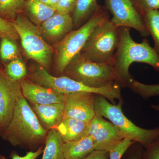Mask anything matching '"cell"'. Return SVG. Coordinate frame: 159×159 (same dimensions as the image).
Returning a JSON list of instances; mask_svg holds the SVG:
<instances>
[{
  "label": "cell",
  "instance_id": "obj_12",
  "mask_svg": "<svg viewBox=\"0 0 159 159\" xmlns=\"http://www.w3.org/2000/svg\"><path fill=\"white\" fill-rule=\"evenodd\" d=\"M89 134L96 144V150L109 151L124 139L115 125L96 112L90 122Z\"/></svg>",
  "mask_w": 159,
  "mask_h": 159
},
{
  "label": "cell",
  "instance_id": "obj_10",
  "mask_svg": "<svg viewBox=\"0 0 159 159\" xmlns=\"http://www.w3.org/2000/svg\"><path fill=\"white\" fill-rule=\"evenodd\" d=\"M23 97L20 82L9 78L0 68V127L2 134L11 121L16 103Z\"/></svg>",
  "mask_w": 159,
  "mask_h": 159
},
{
  "label": "cell",
  "instance_id": "obj_4",
  "mask_svg": "<svg viewBox=\"0 0 159 159\" xmlns=\"http://www.w3.org/2000/svg\"><path fill=\"white\" fill-rule=\"evenodd\" d=\"M122 104V99L119 100L118 104H114L103 96L96 95L95 111L103 118L108 119L124 139L128 138L148 148L159 139V127L146 129L137 126L123 113Z\"/></svg>",
  "mask_w": 159,
  "mask_h": 159
},
{
  "label": "cell",
  "instance_id": "obj_28",
  "mask_svg": "<svg viewBox=\"0 0 159 159\" xmlns=\"http://www.w3.org/2000/svg\"><path fill=\"white\" fill-rule=\"evenodd\" d=\"M134 6L142 15L152 10H159V0H131Z\"/></svg>",
  "mask_w": 159,
  "mask_h": 159
},
{
  "label": "cell",
  "instance_id": "obj_13",
  "mask_svg": "<svg viewBox=\"0 0 159 159\" xmlns=\"http://www.w3.org/2000/svg\"><path fill=\"white\" fill-rule=\"evenodd\" d=\"M40 31L48 43H57L74 29L70 14L56 12L39 26Z\"/></svg>",
  "mask_w": 159,
  "mask_h": 159
},
{
  "label": "cell",
  "instance_id": "obj_6",
  "mask_svg": "<svg viewBox=\"0 0 159 159\" xmlns=\"http://www.w3.org/2000/svg\"><path fill=\"white\" fill-rule=\"evenodd\" d=\"M62 74L95 88L118 84V76L112 65L93 62L80 54L72 59Z\"/></svg>",
  "mask_w": 159,
  "mask_h": 159
},
{
  "label": "cell",
  "instance_id": "obj_16",
  "mask_svg": "<svg viewBox=\"0 0 159 159\" xmlns=\"http://www.w3.org/2000/svg\"><path fill=\"white\" fill-rule=\"evenodd\" d=\"M89 123L73 118H63L55 129L64 142H71L89 134Z\"/></svg>",
  "mask_w": 159,
  "mask_h": 159
},
{
  "label": "cell",
  "instance_id": "obj_8",
  "mask_svg": "<svg viewBox=\"0 0 159 159\" xmlns=\"http://www.w3.org/2000/svg\"><path fill=\"white\" fill-rule=\"evenodd\" d=\"M12 22L26 57L35 61L48 70L54 50L43 37L39 27L21 14L18 15Z\"/></svg>",
  "mask_w": 159,
  "mask_h": 159
},
{
  "label": "cell",
  "instance_id": "obj_17",
  "mask_svg": "<svg viewBox=\"0 0 159 159\" xmlns=\"http://www.w3.org/2000/svg\"><path fill=\"white\" fill-rule=\"evenodd\" d=\"M96 148L95 142L89 134L75 141L64 142L63 145L66 159H83Z\"/></svg>",
  "mask_w": 159,
  "mask_h": 159
},
{
  "label": "cell",
  "instance_id": "obj_27",
  "mask_svg": "<svg viewBox=\"0 0 159 159\" xmlns=\"http://www.w3.org/2000/svg\"><path fill=\"white\" fill-rule=\"evenodd\" d=\"M135 142L126 138L115 145L109 151L108 159H121L125 152Z\"/></svg>",
  "mask_w": 159,
  "mask_h": 159
},
{
  "label": "cell",
  "instance_id": "obj_21",
  "mask_svg": "<svg viewBox=\"0 0 159 159\" xmlns=\"http://www.w3.org/2000/svg\"><path fill=\"white\" fill-rule=\"evenodd\" d=\"M25 0H0V16L12 22L25 11Z\"/></svg>",
  "mask_w": 159,
  "mask_h": 159
},
{
  "label": "cell",
  "instance_id": "obj_38",
  "mask_svg": "<svg viewBox=\"0 0 159 159\" xmlns=\"http://www.w3.org/2000/svg\"><path fill=\"white\" fill-rule=\"evenodd\" d=\"M0 39H1V37H0Z\"/></svg>",
  "mask_w": 159,
  "mask_h": 159
},
{
  "label": "cell",
  "instance_id": "obj_29",
  "mask_svg": "<svg viewBox=\"0 0 159 159\" xmlns=\"http://www.w3.org/2000/svg\"><path fill=\"white\" fill-rule=\"evenodd\" d=\"M77 0H59L56 7V12L61 14H72Z\"/></svg>",
  "mask_w": 159,
  "mask_h": 159
},
{
  "label": "cell",
  "instance_id": "obj_37",
  "mask_svg": "<svg viewBox=\"0 0 159 159\" xmlns=\"http://www.w3.org/2000/svg\"><path fill=\"white\" fill-rule=\"evenodd\" d=\"M0 134L2 135V132H1V127H0Z\"/></svg>",
  "mask_w": 159,
  "mask_h": 159
},
{
  "label": "cell",
  "instance_id": "obj_26",
  "mask_svg": "<svg viewBox=\"0 0 159 159\" xmlns=\"http://www.w3.org/2000/svg\"><path fill=\"white\" fill-rule=\"evenodd\" d=\"M0 37L1 39L7 38L14 41L20 39L13 23L1 16H0Z\"/></svg>",
  "mask_w": 159,
  "mask_h": 159
},
{
  "label": "cell",
  "instance_id": "obj_35",
  "mask_svg": "<svg viewBox=\"0 0 159 159\" xmlns=\"http://www.w3.org/2000/svg\"><path fill=\"white\" fill-rule=\"evenodd\" d=\"M129 159H142L141 157L139 155H135L134 156L132 157Z\"/></svg>",
  "mask_w": 159,
  "mask_h": 159
},
{
  "label": "cell",
  "instance_id": "obj_9",
  "mask_svg": "<svg viewBox=\"0 0 159 159\" xmlns=\"http://www.w3.org/2000/svg\"><path fill=\"white\" fill-rule=\"evenodd\" d=\"M105 5L112 15L111 22L117 28L124 27L135 29L142 37L150 35L143 16L131 0H105Z\"/></svg>",
  "mask_w": 159,
  "mask_h": 159
},
{
  "label": "cell",
  "instance_id": "obj_3",
  "mask_svg": "<svg viewBox=\"0 0 159 159\" xmlns=\"http://www.w3.org/2000/svg\"><path fill=\"white\" fill-rule=\"evenodd\" d=\"M110 19L105 7L99 5L95 13L83 25L73 29L61 40L54 45L55 70L62 74L67 66L85 45L94 29Z\"/></svg>",
  "mask_w": 159,
  "mask_h": 159
},
{
  "label": "cell",
  "instance_id": "obj_30",
  "mask_svg": "<svg viewBox=\"0 0 159 159\" xmlns=\"http://www.w3.org/2000/svg\"><path fill=\"white\" fill-rule=\"evenodd\" d=\"M145 159H159V139L146 148Z\"/></svg>",
  "mask_w": 159,
  "mask_h": 159
},
{
  "label": "cell",
  "instance_id": "obj_31",
  "mask_svg": "<svg viewBox=\"0 0 159 159\" xmlns=\"http://www.w3.org/2000/svg\"><path fill=\"white\" fill-rule=\"evenodd\" d=\"M44 146H41L35 151H29L24 156H20L16 152H13L11 154V159H36L43 152Z\"/></svg>",
  "mask_w": 159,
  "mask_h": 159
},
{
  "label": "cell",
  "instance_id": "obj_14",
  "mask_svg": "<svg viewBox=\"0 0 159 159\" xmlns=\"http://www.w3.org/2000/svg\"><path fill=\"white\" fill-rule=\"evenodd\" d=\"M23 97L31 105H47L64 102L66 95L58 93L53 90L39 85L28 78L20 81Z\"/></svg>",
  "mask_w": 159,
  "mask_h": 159
},
{
  "label": "cell",
  "instance_id": "obj_22",
  "mask_svg": "<svg viewBox=\"0 0 159 159\" xmlns=\"http://www.w3.org/2000/svg\"><path fill=\"white\" fill-rule=\"evenodd\" d=\"M142 16L149 34L153 40V48L159 55V10L147 11Z\"/></svg>",
  "mask_w": 159,
  "mask_h": 159
},
{
  "label": "cell",
  "instance_id": "obj_7",
  "mask_svg": "<svg viewBox=\"0 0 159 159\" xmlns=\"http://www.w3.org/2000/svg\"><path fill=\"white\" fill-rule=\"evenodd\" d=\"M119 38V28L107 20L94 29L79 54L93 62L111 65Z\"/></svg>",
  "mask_w": 159,
  "mask_h": 159
},
{
  "label": "cell",
  "instance_id": "obj_36",
  "mask_svg": "<svg viewBox=\"0 0 159 159\" xmlns=\"http://www.w3.org/2000/svg\"><path fill=\"white\" fill-rule=\"evenodd\" d=\"M0 159H7L6 157H5L1 155L0 154Z\"/></svg>",
  "mask_w": 159,
  "mask_h": 159
},
{
  "label": "cell",
  "instance_id": "obj_20",
  "mask_svg": "<svg viewBox=\"0 0 159 159\" xmlns=\"http://www.w3.org/2000/svg\"><path fill=\"white\" fill-rule=\"evenodd\" d=\"M63 144L57 129L48 131L42 159H66L63 150Z\"/></svg>",
  "mask_w": 159,
  "mask_h": 159
},
{
  "label": "cell",
  "instance_id": "obj_33",
  "mask_svg": "<svg viewBox=\"0 0 159 159\" xmlns=\"http://www.w3.org/2000/svg\"><path fill=\"white\" fill-rule=\"evenodd\" d=\"M59 2V0H49V6L56 9Z\"/></svg>",
  "mask_w": 159,
  "mask_h": 159
},
{
  "label": "cell",
  "instance_id": "obj_23",
  "mask_svg": "<svg viewBox=\"0 0 159 159\" xmlns=\"http://www.w3.org/2000/svg\"><path fill=\"white\" fill-rule=\"evenodd\" d=\"M128 88L145 99L159 96V84H146L134 79Z\"/></svg>",
  "mask_w": 159,
  "mask_h": 159
},
{
  "label": "cell",
  "instance_id": "obj_25",
  "mask_svg": "<svg viewBox=\"0 0 159 159\" xmlns=\"http://www.w3.org/2000/svg\"><path fill=\"white\" fill-rule=\"evenodd\" d=\"M0 57L5 62L19 58V51L17 45L13 40L7 38L1 39Z\"/></svg>",
  "mask_w": 159,
  "mask_h": 159
},
{
  "label": "cell",
  "instance_id": "obj_5",
  "mask_svg": "<svg viewBox=\"0 0 159 159\" xmlns=\"http://www.w3.org/2000/svg\"><path fill=\"white\" fill-rule=\"evenodd\" d=\"M28 77L32 82L63 95L76 92L93 93L103 96L113 104H116V99H122L121 87L117 84L101 88L90 87L64 75L53 76L39 65L31 69Z\"/></svg>",
  "mask_w": 159,
  "mask_h": 159
},
{
  "label": "cell",
  "instance_id": "obj_18",
  "mask_svg": "<svg viewBox=\"0 0 159 159\" xmlns=\"http://www.w3.org/2000/svg\"><path fill=\"white\" fill-rule=\"evenodd\" d=\"M25 11L33 24L39 26L56 12L40 0H25Z\"/></svg>",
  "mask_w": 159,
  "mask_h": 159
},
{
  "label": "cell",
  "instance_id": "obj_1",
  "mask_svg": "<svg viewBox=\"0 0 159 159\" xmlns=\"http://www.w3.org/2000/svg\"><path fill=\"white\" fill-rule=\"evenodd\" d=\"M48 131L24 97L18 101L2 138L15 147L35 151L44 146Z\"/></svg>",
  "mask_w": 159,
  "mask_h": 159
},
{
  "label": "cell",
  "instance_id": "obj_2",
  "mask_svg": "<svg viewBox=\"0 0 159 159\" xmlns=\"http://www.w3.org/2000/svg\"><path fill=\"white\" fill-rule=\"evenodd\" d=\"M119 29V45L111 65L118 76L119 85L128 88L134 79L129 72L131 65L134 62L146 64L159 72V55L148 39L137 43L131 35L130 29L124 27Z\"/></svg>",
  "mask_w": 159,
  "mask_h": 159
},
{
  "label": "cell",
  "instance_id": "obj_11",
  "mask_svg": "<svg viewBox=\"0 0 159 159\" xmlns=\"http://www.w3.org/2000/svg\"><path fill=\"white\" fill-rule=\"evenodd\" d=\"M96 94L88 92H76L67 94L63 118H73L90 122L96 114Z\"/></svg>",
  "mask_w": 159,
  "mask_h": 159
},
{
  "label": "cell",
  "instance_id": "obj_15",
  "mask_svg": "<svg viewBox=\"0 0 159 159\" xmlns=\"http://www.w3.org/2000/svg\"><path fill=\"white\" fill-rule=\"evenodd\" d=\"M31 105L39 119L42 122L44 128L48 131L56 128L62 120L64 108V102Z\"/></svg>",
  "mask_w": 159,
  "mask_h": 159
},
{
  "label": "cell",
  "instance_id": "obj_34",
  "mask_svg": "<svg viewBox=\"0 0 159 159\" xmlns=\"http://www.w3.org/2000/svg\"><path fill=\"white\" fill-rule=\"evenodd\" d=\"M151 107L155 111L159 112V104H152L151 105Z\"/></svg>",
  "mask_w": 159,
  "mask_h": 159
},
{
  "label": "cell",
  "instance_id": "obj_19",
  "mask_svg": "<svg viewBox=\"0 0 159 159\" xmlns=\"http://www.w3.org/2000/svg\"><path fill=\"white\" fill-rule=\"evenodd\" d=\"M99 0H77L71 16L74 22V29L83 25L95 13L99 6Z\"/></svg>",
  "mask_w": 159,
  "mask_h": 159
},
{
  "label": "cell",
  "instance_id": "obj_24",
  "mask_svg": "<svg viewBox=\"0 0 159 159\" xmlns=\"http://www.w3.org/2000/svg\"><path fill=\"white\" fill-rule=\"evenodd\" d=\"M4 72L9 78L19 82L28 75L25 64L20 58L10 61L6 65Z\"/></svg>",
  "mask_w": 159,
  "mask_h": 159
},
{
  "label": "cell",
  "instance_id": "obj_32",
  "mask_svg": "<svg viewBox=\"0 0 159 159\" xmlns=\"http://www.w3.org/2000/svg\"><path fill=\"white\" fill-rule=\"evenodd\" d=\"M109 152L105 151L95 150L83 159H108Z\"/></svg>",
  "mask_w": 159,
  "mask_h": 159
}]
</instances>
